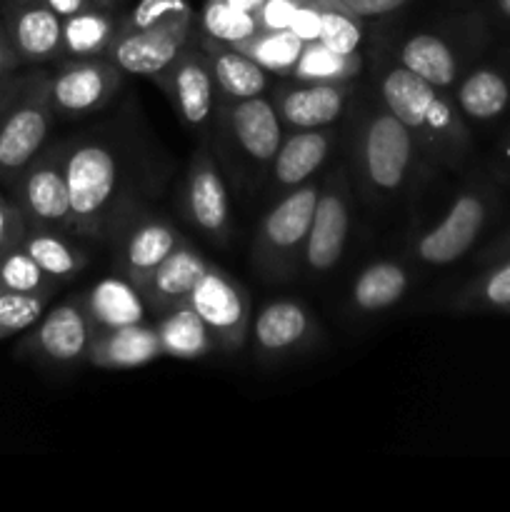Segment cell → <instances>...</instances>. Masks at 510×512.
Segmentation results:
<instances>
[{"instance_id":"cell-1","label":"cell","mask_w":510,"mask_h":512,"mask_svg":"<svg viewBox=\"0 0 510 512\" xmlns=\"http://www.w3.org/2000/svg\"><path fill=\"white\" fill-rule=\"evenodd\" d=\"M343 140L353 188L370 208L400 203L435 173L410 130L383 103L378 90L358 88L345 113Z\"/></svg>"},{"instance_id":"cell-2","label":"cell","mask_w":510,"mask_h":512,"mask_svg":"<svg viewBox=\"0 0 510 512\" xmlns=\"http://www.w3.org/2000/svg\"><path fill=\"white\" fill-rule=\"evenodd\" d=\"M63 165L75 238L110 243L133 210L143 208L140 165L120 135L88 130L63 140Z\"/></svg>"},{"instance_id":"cell-3","label":"cell","mask_w":510,"mask_h":512,"mask_svg":"<svg viewBox=\"0 0 510 512\" xmlns=\"http://www.w3.org/2000/svg\"><path fill=\"white\" fill-rule=\"evenodd\" d=\"M375 90L410 130L433 170H460L473 158V128L465 123L450 93L405 68L393 53L375 65Z\"/></svg>"},{"instance_id":"cell-4","label":"cell","mask_w":510,"mask_h":512,"mask_svg":"<svg viewBox=\"0 0 510 512\" xmlns=\"http://www.w3.org/2000/svg\"><path fill=\"white\" fill-rule=\"evenodd\" d=\"M208 138L228 185L240 195H253L268 185L285 128L265 93L245 100H215Z\"/></svg>"},{"instance_id":"cell-5","label":"cell","mask_w":510,"mask_h":512,"mask_svg":"<svg viewBox=\"0 0 510 512\" xmlns=\"http://www.w3.org/2000/svg\"><path fill=\"white\" fill-rule=\"evenodd\" d=\"M493 43V30L483 10L473 3L430 28L413 30L408 38L400 40L393 55L430 85L443 93H453L455 83L488 53Z\"/></svg>"},{"instance_id":"cell-6","label":"cell","mask_w":510,"mask_h":512,"mask_svg":"<svg viewBox=\"0 0 510 512\" xmlns=\"http://www.w3.org/2000/svg\"><path fill=\"white\" fill-rule=\"evenodd\" d=\"M320 178L308 180L300 188L280 195L260 220L253 238V265L260 278L270 283H285L303 275L305 245H308L310 223L318 203Z\"/></svg>"},{"instance_id":"cell-7","label":"cell","mask_w":510,"mask_h":512,"mask_svg":"<svg viewBox=\"0 0 510 512\" xmlns=\"http://www.w3.org/2000/svg\"><path fill=\"white\" fill-rule=\"evenodd\" d=\"M500 208V190L493 180H470L455 200L448 213L420 233L408 248V260L418 268H445L455 260L465 258L480 235L493 223Z\"/></svg>"},{"instance_id":"cell-8","label":"cell","mask_w":510,"mask_h":512,"mask_svg":"<svg viewBox=\"0 0 510 512\" xmlns=\"http://www.w3.org/2000/svg\"><path fill=\"white\" fill-rule=\"evenodd\" d=\"M353 190V178L345 160L328 168V173L320 178L318 203H315L308 245H305V278H328L343 260L350 225H353Z\"/></svg>"},{"instance_id":"cell-9","label":"cell","mask_w":510,"mask_h":512,"mask_svg":"<svg viewBox=\"0 0 510 512\" xmlns=\"http://www.w3.org/2000/svg\"><path fill=\"white\" fill-rule=\"evenodd\" d=\"M55 123L50 70L30 68V78L0 120V185H8L43 150Z\"/></svg>"},{"instance_id":"cell-10","label":"cell","mask_w":510,"mask_h":512,"mask_svg":"<svg viewBox=\"0 0 510 512\" xmlns=\"http://www.w3.org/2000/svg\"><path fill=\"white\" fill-rule=\"evenodd\" d=\"M5 188L33 228H53L73 235L68 178L63 165V140L43 145L38 155Z\"/></svg>"},{"instance_id":"cell-11","label":"cell","mask_w":510,"mask_h":512,"mask_svg":"<svg viewBox=\"0 0 510 512\" xmlns=\"http://www.w3.org/2000/svg\"><path fill=\"white\" fill-rule=\"evenodd\" d=\"M180 205H183L185 220L208 243H213L215 248H228L233 238L228 180L220 170L210 138H198V145L190 155Z\"/></svg>"},{"instance_id":"cell-12","label":"cell","mask_w":510,"mask_h":512,"mask_svg":"<svg viewBox=\"0 0 510 512\" xmlns=\"http://www.w3.org/2000/svg\"><path fill=\"white\" fill-rule=\"evenodd\" d=\"M188 303L205 323L220 353H240L248 343L253 323L250 295L233 275L210 263L203 278L190 290Z\"/></svg>"},{"instance_id":"cell-13","label":"cell","mask_w":510,"mask_h":512,"mask_svg":"<svg viewBox=\"0 0 510 512\" xmlns=\"http://www.w3.org/2000/svg\"><path fill=\"white\" fill-rule=\"evenodd\" d=\"M160 93L173 105L180 123L198 138H208L210 125L215 113V83L210 75L208 60L200 48L198 30L190 38V43L175 55L170 65H165L158 75H153Z\"/></svg>"},{"instance_id":"cell-14","label":"cell","mask_w":510,"mask_h":512,"mask_svg":"<svg viewBox=\"0 0 510 512\" xmlns=\"http://www.w3.org/2000/svg\"><path fill=\"white\" fill-rule=\"evenodd\" d=\"M95 330L85 318L78 295L45 310L20 343L18 353L45 368H73L88 363Z\"/></svg>"},{"instance_id":"cell-15","label":"cell","mask_w":510,"mask_h":512,"mask_svg":"<svg viewBox=\"0 0 510 512\" xmlns=\"http://www.w3.org/2000/svg\"><path fill=\"white\" fill-rule=\"evenodd\" d=\"M318 338L320 328L313 313L295 298L268 300L255 313L248 335L253 358L263 365H280L298 358L308 353Z\"/></svg>"},{"instance_id":"cell-16","label":"cell","mask_w":510,"mask_h":512,"mask_svg":"<svg viewBox=\"0 0 510 512\" xmlns=\"http://www.w3.org/2000/svg\"><path fill=\"white\" fill-rule=\"evenodd\" d=\"M125 73L108 58L60 60L50 70V103L55 118H85L103 110L123 88Z\"/></svg>"},{"instance_id":"cell-17","label":"cell","mask_w":510,"mask_h":512,"mask_svg":"<svg viewBox=\"0 0 510 512\" xmlns=\"http://www.w3.org/2000/svg\"><path fill=\"white\" fill-rule=\"evenodd\" d=\"M195 35V15L193 10L180 13L165 23L150 25L140 30L118 28L113 45H110L105 58L118 65L125 75H138V78H153L165 65L175 60V55L190 43Z\"/></svg>"},{"instance_id":"cell-18","label":"cell","mask_w":510,"mask_h":512,"mask_svg":"<svg viewBox=\"0 0 510 512\" xmlns=\"http://www.w3.org/2000/svg\"><path fill=\"white\" fill-rule=\"evenodd\" d=\"M183 235L170 220L160 218L153 210L138 208L120 223L108 245L115 250L118 273L130 283H143L180 243Z\"/></svg>"},{"instance_id":"cell-19","label":"cell","mask_w":510,"mask_h":512,"mask_svg":"<svg viewBox=\"0 0 510 512\" xmlns=\"http://www.w3.org/2000/svg\"><path fill=\"white\" fill-rule=\"evenodd\" d=\"M358 85L353 83H298L288 78L270 90L285 130H313L338 125L350 108Z\"/></svg>"},{"instance_id":"cell-20","label":"cell","mask_w":510,"mask_h":512,"mask_svg":"<svg viewBox=\"0 0 510 512\" xmlns=\"http://www.w3.org/2000/svg\"><path fill=\"white\" fill-rule=\"evenodd\" d=\"M0 18L25 68L63 60V18L48 0H0Z\"/></svg>"},{"instance_id":"cell-21","label":"cell","mask_w":510,"mask_h":512,"mask_svg":"<svg viewBox=\"0 0 510 512\" xmlns=\"http://www.w3.org/2000/svg\"><path fill=\"white\" fill-rule=\"evenodd\" d=\"M340 143H343V128L338 125L313 130H285L283 143L270 165L265 188L273 195H285L308 180L318 178L323 165L328 163Z\"/></svg>"},{"instance_id":"cell-22","label":"cell","mask_w":510,"mask_h":512,"mask_svg":"<svg viewBox=\"0 0 510 512\" xmlns=\"http://www.w3.org/2000/svg\"><path fill=\"white\" fill-rule=\"evenodd\" d=\"M450 95L470 128L503 118L510 110V48L495 58L485 53L478 63L470 65Z\"/></svg>"},{"instance_id":"cell-23","label":"cell","mask_w":510,"mask_h":512,"mask_svg":"<svg viewBox=\"0 0 510 512\" xmlns=\"http://www.w3.org/2000/svg\"><path fill=\"white\" fill-rule=\"evenodd\" d=\"M413 273L405 260L380 258L365 265L350 283L345 313L353 320H368L395 308L408 295Z\"/></svg>"},{"instance_id":"cell-24","label":"cell","mask_w":510,"mask_h":512,"mask_svg":"<svg viewBox=\"0 0 510 512\" xmlns=\"http://www.w3.org/2000/svg\"><path fill=\"white\" fill-rule=\"evenodd\" d=\"M208 265V260L188 240H183L143 283H138V290L150 313L158 318V315H163L173 305L188 300L190 290L203 278Z\"/></svg>"},{"instance_id":"cell-25","label":"cell","mask_w":510,"mask_h":512,"mask_svg":"<svg viewBox=\"0 0 510 512\" xmlns=\"http://www.w3.org/2000/svg\"><path fill=\"white\" fill-rule=\"evenodd\" d=\"M83 305L85 318L93 325L95 335L103 330L125 328V325L145 323L148 320V305L140 295L138 285L130 283L125 275H108L98 283L90 285L88 290L78 295Z\"/></svg>"},{"instance_id":"cell-26","label":"cell","mask_w":510,"mask_h":512,"mask_svg":"<svg viewBox=\"0 0 510 512\" xmlns=\"http://www.w3.org/2000/svg\"><path fill=\"white\" fill-rule=\"evenodd\" d=\"M200 48L208 60L210 75L215 83V98L218 100H245L255 95L268 93V70L260 68L253 58L240 53L238 48L220 40L208 38L198 30Z\"/></svg>"},{"instance_id":"cell-27","label":"cell","mask_w":510,"mask_h":512,"mask_svg":"<svg viewBox=\"0 0 510 512\" xmlns=\"http://www.w3.org/2000/svg\"><path fill=\"white\" fill-rule=\"evenodd\" d=\"M163 358L155 325L135 323L103 330L90 345L88 363L100 370H133Z\"/></svg>"},{"instance_id":"cell-28","label":"cell","mask_w":510,"mask_h":512,"mask_svg":"<svg viewBox=\"0 0 510 512\" xmlns=\"http://www.w3.org/2000/svg\"><path fill=\"white\" fill-rule=\"evenodd\" d=\"M155 330H158L160 348H163L165 358L200 360L218 350L213 335H210V330L205 328V323L188 300L158 315Z\"/></svg>"},{"instance_id":"cell-29","label":"cell","mask_w":510,"mask_h":512,"mask_svg":"<svg viewBox=\"0 0 510 512\" xmlns=\"http://www.w3.org/2000/svg\"><path fill=\"white\" fill-rule=\"evenodd\" d=\"M73 238L75 235L63 233V230L33 228V225H28L20 248H23L25 253L50 275V278L58 280V283L63 285L78 278L90 263V255L85 253V248H80Z\"/></svg>"},{"instance_id":"cell-30","label":"cell","mask_w":510,"mask_h":512,"mask_svg":"<svg viewBox=\"0 0 510 512\" xmlns=\"http://www.w3.org/2000/svg\"><path fill=\"white\" fill-rule=\"evenodd\" d=\"M118 23L113 10L88 8L63 18V60L105 58L113 45Z\"/></svg>"},{"instance_id":"cell-31","label":"cell","mask_w":510,"mask_h":512,"mask_svg":"<svg viewBox=\"0 0 510 512\" xmlns=\"http://www.w3.org/2000/svg\"><path fill=\"white\" fill-rule=\"evenodd\" d=\"M458 313H510V258L495 260L455 293Z\"/></svg>"},{"instance_id":"cell-32","label":"cell","mask_w":510,"mask_h":512,"mask_svg":"<svg viewBox=\"0 0 510 512\" xmlns=\"http://www.w3.org/2000/svg\"><path fill=\"white\" fill-rule=\"evenodd\" d=\"M363 65L360 50L335 53L315 40V43H305L290 78L298 83H353L363 73Z\"/></svg>"},{"instance_id":"cell-33","label":"cell","mask_w":510,"mask_h":512,"mask_svg":"<svg viewBox=\"0 0 510 512\" xmlns=\"http://www.w3.org/2000/svg\"><path fill=\"white\" fill-rule=\"evenodd\" d=\"M240 53L253 58L260 68L268 73L280 75V78H290L293 75L295 63H298L300 53H303L305 43L293 33V30H263L250 35L243 43L233 45Z\"/></svg>"},{"instance_id":"cell-34","label":"cell","mask_w":510,"mask_h":512,"mask_svg":"<svg viewBox=\"0 0 510 512\" xmlns=\"http://www.w3.org/2000/svg\"><path fill=\"white\" fill-rule=\"evenodd\" d=\"M260 30L258 13L230 5L228 0H208L200 13V33L220 43L238 45Z\"/></svg>"},{"instance_id":"cell-35","label":"cell","mask_w":510,"mask_h":512,"mask_svg":"<svg viewBox=\"0 0 510 512\" xmlns=\"http://www.w3.org/2000/svg\"><path fill=\"white\" fill-rule=\"evenodd\" d=\"M323 15L320 43L335 53H353L363 40V15L355 13L345 0H313Z\"/></svg>"},{"instance_id":"cell-36","label":"cell","mask_w":510,"mask_h":512,"mask_svg":"<svg viewBox=\"0 0 510 512\" xmlns=\"http://www.w3.org/2000/svg\"><path fill=\"white\" fill-rule=\"evenodd\" d=\"M0 290L13 293H58L60 283L50 278L23 248L0 255Z\"/></svg>"},{"instance_id":"cell-37","label":"cell","mask_w":510,"mask_h":512,"mask_svg":"<svg viewBox=\"0 0 510 512\" xmlns=\"http://www.w3.org/2000/svg\"><path fill=\"white\" fill-rule=\"evenodd\" d=\"M58 293H13L0 290V340L15 333H25L48 310Z\"/></svg>"},{"instance_id":"cell-38","label":"cell","mask_w":510,"mask_h":512,"mask_svg":"<svg viewBox=\"0 0 510 512\" xmlns=\"http://www.w3.org/2000/svg\"><path fill=\"white\" fill-rule=\"evenodd\" d=\"M190 5L185 0H140L125 18H120L118 28L123 30H140L150 25L165 23L180 13H188Z\"/></svg>"},{"instance_id":"cell-39","label":"cell","mask_w":510,"mask_h":512,"mask_svg":"<svg viewBox=\"0 0 510 512\" xmlns=\"http://www.w3.org/2000/svg\"><path fill=\"white\" fill-rule=\"evenodd\" d=\"M25 230H28V223L18 205L13 203V198L0 193V255L18 248L25 238Z\"/></svg>"},{"instance_id":"cell-40","label":"cell","mask_w":510,"mask_h":512,"mask_svg":"<svg viewBox=\"0 0 510 512\" xmlns=\"http://www.w3.org/2000/svg\"><path fill=\"white\" fill-rule=\"evenodd\" d=\"M300 0H265L258 8V20L263 30H288L295 18Z\"/></svg>"},{"instance_id":"cell-41","label":"cell","mask_w":510,"mask_h":512,"mask_svg":"<svg viewBox=\"0 0 510 512\" xmlns=\"http://www.w3.org/2000/svg\"><path fill=\"white\" fill-rule=\"evenodd\" d=\"M320 28H323V15H320L318 5L313 0H300L288 30H293L303 43H315V40H320Z\"/></svg>"},{"instance_id":"cell-42","label":"cell","mask_w":510,"mask_h":512,"mask_svg":"<svg viewBox=\"0 0 510 512\" xmlns=\"http://www.w3.org/2000/svg\"><path fill=\"white\" fill-rule=\"evenodd\" d=\"M475 5L483 10L495 38L503 33H510V0H478Z\"/></svg>"},{"instance_id":"cell-43","label":"cell","mask_w":510,"mask_h":512,"mask_svg":"<svg viewBox=\"0 0 510 512\" xmlns=\"http://www.w3.org/2000/svg\"><path fill=\"white\" fill-rule=\"evenodd\" d=\"M30 78V68H20L18 73L8 75V78L0 80V120H3V115L8 113L10 105L15 103V98L20 95V90L25 88V83H28Z\"/></svg>"},{"instance_id":"cell-44","label":"cell","mask_w":510,"mask_h":512,"mask_svg":"<svg viewBox=\"0 0 510 512\" xmlns=\"http://www.w3.org/2000/svg\"><path fill=\"white\" fill-rule=\"evenodd\" d=\"M350 8L355 10L363 18H383V15L395 13V10L403 8L410 0H345Z\"/></svg>"},{"instance_id":"cell-45","label":"cell","mask_w":510,"mask_h":512,"mask_svg":"<svg viewBox=\"0 0 510 512\" xmlns=\"http://www.w3.org/2000/svg\"><path fill=\"white\" fill-rule=\"evenodd\" d=\"M20 68H25V65L20 63L18 53H15L13 43H10V38H8V30H5L3 18H0V80L8 78V75H13V73H18Z\"/></svg>"},{"instance_id":"cell-46","label":"cell","mask_w":510,"mask_h":512,"mask_svg":"<svg viewBox=\"0 0 510 512\" xmlns=\"http://www.w3.org/2000/svg\"><path fill=\"white\" fill-rule=\"evenodd\" d=\"M503 258H510V228L505 230V233H500L495 240H490V243L480 250L478 263L490 265L495 263V260H503Z\"/></svg>"},{"instance_id":"cell-47","label":"cell","mask_w":510,"mask_h":512,"mask_svg":"<svg viewBox=\"0 0 510 512\" xmlns=\"http://www.w3.org/2000/svg\"><path fill=\"white\" fill-rule=\"evenodd\" d=\"M48 5L60 15V18H70V15L93 8L90 0H48ZM95 8H98V5H95Z\"/></svg>"},{"instance_id":"cell-48","label":"cell","mask_w":510,"mask_h":512,"mask_svg":"<svg viewBox=\"0 0 510 512\" xmlns=\"http://www.w3.org/2000/svg\"><path fill=\"white\" fill-rule=\"evenodd\" d=\"M228 3L238 5V8L243 10H253V13H258V8L265 3V0H228Z\"/></svg>"},{"instance_id":"cell-49","label":"cell","mask_w":510,"mask_h":512,"mask_svg":"<svg viewBox=\"0 0 510 512\" xmlns=\"http://www.w3.org/2000/svg\"><path fill=\"white\" fill-rule=\"evenodd\" d=\"M500 158H503V163H505V165H510V133L505 135L503 148H500Z\"/></svg>"},{"instance_id":"cell-50","label":"cell","mask_w":510,"mask_h":512,"mask_svg":"<svg viewBox=\"0 0 510 512\" xmlns=\"http://www.w3.org/2000/svg\"><path fill=\"white\" fill-rule=\"evenodd\" d=\"M90 3L98 5V8H103V10H113L118 0H90Z\"/></svg>"}]
</instances>
